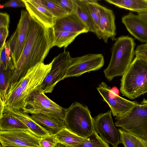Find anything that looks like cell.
Listing matches in <instances>:
<instances>
[{"label":"cell","mask_w":147,"mask_h":147,"mask_svg":"<svg viewBox=\"0 0 147 147\" xmlns=\"http://www.w3.org/2000/svg\"><path fill=\"white\" fill-rule=\"evenodd\" d=\"M54 38L53 27H46L31 16L27 39L20 57L11 72L8 83L9 94L13 92L30 69L39 63H43L53 47Z\"/></svg>","instance_id":"1"},{"label":"cell","mask_w":147,"mask_h":147,"mask_svg":"<svg viewBox=\"0 0 147 147\" xmlns=\"http://www.w3.org/2000/svg\"><path fill=\"white\" fill-rule=\"evenodd\" d=\"M52 65V61L47 64L39 63L30 69L13 92L3 102L4 110L22 109L29 94L42 82L50 71Z\"/></svg>","instance_id":"2"},{"label":"cell","mask_w":147,"mask_h":147,"mask_svg":"<svg viewBox=\"0 0 147 147\" xmlns=\"http://www.w3.org/2000/svg\"><path fill=\"white\" fill-rule=\"evenodd\" d=\"M135 45L134 40L128 36H121L116 39L111 49L110 62L103 71L108 81L122 76L127 70L135 55Z\"/></svg>","instance_id":"3"},{"label":"cell","mask_w":147,"mask_h":147,"mask_svg":"<svg viewBox=\"0 0 147 147\" xmlns=\"http://www.w3.org/2000/svg\"><path fill=\"white\" fill-rule=\"evenodd\" d=\"M120 90L130 99L147 93V61L136 57L122 76Z\"/></svg>","instance_id":"4"},{"label":"cell","mask_w":147,"mask_h":147,"mask_svg":"<svg viewBox=\"0 0 147 147\" xmlns=\"http://www.w3.org/2000/svg\"><path fill=\"white\" fill-rule=\"evenodd\" d=\"M115 126L136 136L147 145V100L144 98L125 114L115 117Z\"/></svg>","instance_id":"5"},{"label":"cell","mask_w":147,"mask_h":147,"mask_svg":"<svg viewBox=\"0 0 147 147\" xmlns=\"http://www.w3.org/2000/svg\"><path fill=\"white\" fill-rule=\"evenodd\" d=\"M63 120L66 128L83 138L89 136L94 129V119L87 106L78 102L66 109Z\"/></svg>","instance_id":"6"},{"label":"cell","mask_w":147,"mask_h":147,"mask_svg":"<svg viewBox=\"0 0 147 147\" xmlns=\"http://www.w3.org/2000/svg\"><path fill=\"white\" fill-rule=\"evenodd\" d=\"M37 88L27 98L23 110L31 115L41 114L63 120L66 109L50 99Z\"/></svg>","instance_id":"7"},{"label":"cell","mask_w":147,"mask_h":147,"mask_svg":"<svg viewBox=\"0 0 147 147\" xmlns=\"http://www.w3.org/2000/svg\"><path fill=\"white\" fill-rule=\"evenodd\" d=\"M73 58L68 51H64L55 57L50 71L38 88L41 92L51 93L56 84L65 78L67 69Z\"/></svg>","instance_id":"8"},{"label":"cell","mask_w":147,"mask_h":147,"mask_svg":"<svg viewBox=\"0 0 147 147\" xmlns=\"http://www.w3.org/2000/svg\"><path fill=\"white\" fill-rule=\"evenodd\" d=\"M97 89L103 100L108 105L113 115L115 117L125 114L138 104L120 96L104 82L98 85Z\"/></svg>","instance_id":"9"},{"label":"cell","mask_w":147,"mask_h":147,"mask_svg":"<svg viewBox=\"0 0 147 147\" xmlns=\"http://www.w3.org/2000/svg\"><path fill=\"white\" fill-rule=\"evenodd\" d=\"M104 63V57L101 54L90 53L73 58L67 69L65 78L79 77L85 73L98 70Z\"/></svg>","instance_id":"10"},{"label":"cell","mask_w":147,"mask_h":147,"mask_svg":"<svg viewBox=\"0 0 147 147\" xmlns=\"http://www.w3.org/2000/svg\"><path fill=\"white\" fill-rule=\"evenodd\" d=\"M94 129L105 142L113 147L118 146L121 143L119 131L115 126L111 110L100 113L94 118Z\"/></svg>","instance_id":"11"},{"label":"cell","mask_w":147,"mask_h":147,"mask_svg":"<svg viewBox=\"0 0 147 147\" xmlns=\"http://www.w3.org/2000/svg\"><path fill=\"white\" fill-rule=\"evenodd\" d=\"M40 138L29 130H0L2 146L15 145L29 147H40Z\"/></svg>","instance_id":"12"},{"label":"cell","mask_w":147,"mask_h":147,"mask_svg":"<svg viewBox=\"0 0 147 147\" xmlns=\"http://www.w3.org/2000/svg\"><path fill=\"white\" fill-rule=\"evenodd\" d=\"M100 14L99 30L96 36L106 43L109 38L113 40L116 34L115 16L112 10L98 4Z\"/></svg>","instance_id":"13"},{"label":"cell","mask_w":147,"mask_h":147,"mask_svg":"<svg viewBox=\"0 0 147 147\" xmlns=\"http://www.w3.org/2000/svg\"><path fill=\"white\" fill-rule=\"evenodd\" d=\"M53 27L55 32L66 31L81 34L89 31V28L76 13L55 18V24Z\"/></svg>","instance_id":"14"},{"label":"cell","mask_w":147,"mask_h":147,"mask_svg":"<svg viewBox=\"0 0 147 147\" xmlns=\"http://www.w3.org/2000/svg\"><path fill=\"white\" fill-rule=\"evenodd\" d=\"M122 22L131 35L140 42L147 44V22L131 12L122 17Z\"/></svg>","instance_id":"15"},{"label":"cell","mask_w":147,"mask_h":147,"mask_svg":"<svg viewBox=\"0 0 147 147\" xmlns=\"http://www.w3.org/2000/svg\"><path fill=\"white\" fill-rule=\"evenodd\" d=\"M31 16L28 11L22 10L17 25L18 35L13 57L12 59L14 68L21 55L27 38Z\"/></svg>","instance_id":"16"},{"label":"cell","mask_w":147,"mask_h":147,"mask_svg":"<svg viewBox=\"0 0 147 147\" xmlns=\"http://www.w3.org/2000/svg\"><path fill=\"white\" fill-rule=\"evenodd\" d=\"M26 10L31 17L36 18L45 27L52 28L55 18L52 14L43 7L38 0H23Z\"/></svg>","instance_id":"17"},{"label":"cell","mask_w":147,"mask_h":147,"mask_svg":"<svg viewBox=\"0 0 147 147\" xmlns=\"http://www.w3.org/2000/svg\"><path fill=\"white\" fill-rule=\"evenodd\" d=\"M3 113L11 115L19 119L32 133L40 138L50 135L47 131L35 122L28 113H25L22 109L4 110Z\"/></svg>","instance_id":"18"},{"label":"cell","mask_w":147,"mask_h":147,"mask_svg":"<svg viewBox=\"0 0 147 147\" xmlns=\"http://www.w3.org/2000/svg\"><path fill=\"white\" fill-rule=\"evenodd\" d=\"M30 117L50 135H55L65 128L64 122L62 120L41 114H32Z\"/></svg>","instance_id":"19"},{"label":"cell","mask_w":147,"mask_h":147,"mask_svg":"<svg viewBox=\"0 0 147 147\" xmlns=\"http://www.w3.org/2000/svg\"><path fill=\"white\" fill-rule=\"evenodd\" d=\"M119 7L138 13L147 11V0H105Z\"/></svg>","instance_id":"20"},{"label":"cell","mask_w":147,"mask_h":147,"mask_svg":"<svg viewBox=\"0 0 147 147\" xmlns=\"http://www.w3.org/2000/svg\"><path fill=\"white\" fill-rule=\"evenodd\" d=\"M55 136L58 142L69 146L80 145L88 140V137L84 138L79 136L66 128L63 129Z\"/></svg>","instance_id":"21"},{"label":"cell","mask_w":147,"mask_h":147,"mask_svg":"<svg viewBox=\"0 0 147 147\" xmlns=\"http://www.w3.org/2000/svg\"><path fill=\"white\" fill-rule=\"evenodd\" d=\"M18 130L30 131L23 123L13 116L5 113H3L0 116V130L8 131Z\"/></svg>","instance_id":"22"},{"label":"cell","mask_w":147,"mask_h":147,"mask_svg":"<svg viewBox=\"0 0 147 147\" xmlns=\"http://www.w3.org/2000/svg\"><path fill=\"white\" fill-rule=\"evenodd\" d=\"M76 0L77 4L76 13L89 28V32L95 34L94 26L87 5L86 0Z\"/></svg>","instance_id":"23"},{"label":"cell","mask_w":147,"mask_h":147,"mask_svg":"<svg viewBox=\"0 0 147 147\" xmlns=\"http://www.w3.org/2000/svg\"><path fill=\"white\" fill-rule=\"evenodd\" d=\"M55 38L53 46L65 49L72 43L80 33L63 31L55 32Z\"/></svg>","instance_id":"24"},{"label":"cell","mask_w":147,"mask_h":147,"mask_svg":"<svg viewBox=\"0 0 147 147\" xmlns=\"http://www.w3.org/2000/svg\"><path fill=\"white\" fill-rule=\"evenodd\" d=\"M121 143L124 147H147V145L138 138L122 129H118Z\"/></svg>","instance_id":"25"},{"label":"cell","mask_w":147,"mask_h":147,"mask_svg":"<svg viewBox=\"0 0 147 147\" xmlns=\"http://www.w3.org/2000/svg\"><path fill=\"white\" fill-rule=\"evenodd\" d=\"M39 3L52 14L56 19L64 17L69 13L55 0H38Z\"/></svg>","instance_id":"26"},{"label":"cell","mask_w":147,"mask_h":147,"mask_svg":"<svg viewBox=\"0 0 147 147\" xmlns=\"http://www.w3.org/2000/svg\"><path fill=\"white\" fill-rule=\"evenodd\" d=\"M87 4L93 20L95 29V34L97 36L99 28L100 14L96 0H87Z\"/></svg>","instance_id":"27"},{"label":"cell","mask_w":147,"mask_h":147,"mask_svg":"<svg viewBox=\"0 0 147 147\" xmlns=\"http://www.w3.org/2000/svg\"><path fill=\"white\" fill-rule=\"evenodd\" d=\"M11 71L5 70L0 64V98L3 102L8 91V83Z\"/></svg>","instance_id":"28"},{"label":"cell","mask_w":147,"mask_h":147,"mask_svg":"<svg viewBox=\"0 0 147 147\" xmlns=\"http://www.w3.org/2000/svg\"><path fill=\"white\" fill-rule=\"evenodd\" d=\"M88 140L83 144L70 147H110L109 143L104 141L99 136L95 129L92 134L88 137Z\"/></svg>","instance_id":"29"},{"label":"cell","mask_w":147,"mask_h":147,"mask_svg":"<svg viewBox=\"0 0 147 147\" xmlns=\"http://www.w3.org/2000/svg\"><path fill=\"white\" fill-rule=\"evenodd\" d=\"M6 43L3 45L0 52V65L3 66L5 70L12 71L14 69V66L11 57H8L5 51Z\"/></svg>","instance_id":"30"},{"label":"cell","mask_w":147,"mask_h":147,"mask_svg":"<svg viewBox=\"0 0 147 147\" xmlns=\"http://www.w3.org/2000/svg\"><path fill=\"white\" fill-rule=\"evenodd\" d=\"M55 1L69 14L76 13L77 8L76 0H55Z\"/></svg>","instance_id":"31"},{"label":"cell","mask_w":147,"mask_h":147,"mask_svg":"<svg viewBox=\"0 0 147 147\" xmlns=\"http://www.w3.org/2000/svg\"><path fill=\"white\" fill-rule=\"evenodd\" d=\"M58 142L54 135H49L40 138V147H55Z\"/></svg>","instance_id":"32"},{"label":"cell","mask_w":147,"mask_h":147,"mask_svg":"<svg viewBox=\"0 0 147 147\" xmlns=\"http://www.w3.org/2000/svg\"><path fill=\"white\" fill-rule=\"evenodd\" d=\"M136 57L142 58L147 61V44L138 45L135 51Z\"/></svg>","instance_id":"33"},{"label":"cell","mask_w":147,"mask_h":147,"mask_svg":"<svg viewBox=\"0 0 147 147\" xmlns=\"http://www.w3.org/2000/svg\"><path fill=\"white\" fill-rule=\"evenodd\" d=\"M18 35V30L16 29L8 40L9 48L11 52V57L12 59L13 57L14 54L16 45Z\"/></svg>","instance_id":"34"},{"label":"cell","mask_w":147,"mask_h":147,"mask_svg":"<svg viewBox=\"0 0 147 147\" xmlns=\"http://www.w3.org/2000/svg\"><path fill=\"white\" fill-rule=\"evenodd\" d=\"M2 7H26V5L23 0H11L2 5Z\"/></svg>","instance_id":"35"},{"label":"cell","mask_w":147,"mask_h":147,"mask_svg":"<svg viewBox=\"0 0 147 147\" xmlns=\"http://www.w3.org/2000/svg\"><path fill=\"white\" fill-rule=\"evenodd\" d=\"M8 28L6 27L0 28V51L5 43L6 39L8 35Z\"/></svg>","instance_id":"36"},{"label":"cell","mask_w":147,"mask_h":147,"mask_svg":"<svg viewBox=\"0 0 147 147\" xmlns=\"http://www.w3.org/2000/svg\"><path fill=\"white\" fill-rule=\"evenodd\" d=\"M9 16L6 13H0V28L6 27L9 28Z\"/></svg>","instance_id":"37"},{"label":"cell","mask_w":147,"mask_h":147,"mask_svg":"<svg viewBox=\"0 0 147 147\" xmlns=\"http://www.w3.org/2000/svg\"><path fill=\"white\" fill-rule=\"evenodd\" d=\"M138 15L147 22V11L138 13Z\"/></svg>","instance_id":"38"},{"label":"cell","mask_w":147,"mask_h":147,"mask_svg":"<svg viewBox=\"0 0 147 147\" xmlns=\"http://www.w3.org/2000/svg\"><path fill=\"white\" fill-rule=\"evenodd\" d=\"M5 51L6 54L8 57H10L11 55V52L9 47L8 41H7L5 45Z\"/></svg>","instance_id":"39"},{"label":"cell","mask_w":147,"mask_h":147,"mask_svg":"<svg viewBox=\"0 0 147 147\" xmlns=\"http://www.w3.org/2000/svg\"><path fill=\"white\" fill-rule=\"evenodd\" d=\"M0 116H1L3 113L5 109V106L4 102L0 100Z\"/></svg>","instance_id":"40"},{"label":"cell","mask_w":147,"mask_h":147,"mask_svg":"<svg viewBox=\"0 0 147 147\" xmlns=\"http://www.w3.org/2000/svg\"><path fill=\"white\" fill-rule=\"evenodd\" d=\"M55 147H70L61 143L58 142Z\"/></svg>","instance_id":"41"},{"label":"cell","mask_w":147,"mask_h":147,"mask_svg":"<svg viewBox=\"0 0 147 147\" xmlns=\"http://www.w3.org/2000/svg\"><path fill=\"white\" fill-rule=\"evenodd\" d=\"M0 147H29L25 146H22L15 145H9L6 146H2L1 145Z\"/></svg>","instance_id":"42"},{"label":"cell","mask_w":147,"mask_h":147,"mask_svg":"<svg viewBox=\"0 0 147 147\" xmlns=\"http://www.w3.org/2000/svg\"><path fill=\"white\" fill-rule=\"evenodd\" d=\"M114 147H118V146Z\"/></svg>","instance_id":"43"}]
</instances>
